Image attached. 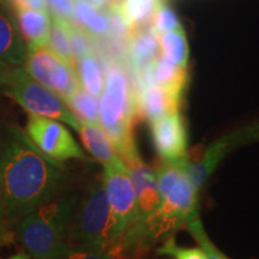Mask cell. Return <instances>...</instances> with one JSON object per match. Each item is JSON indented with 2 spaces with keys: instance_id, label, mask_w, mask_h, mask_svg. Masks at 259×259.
Returning a JSON list of instances; mask_svg holds the SVG:
<instances>
[{
  "instance_id": "cell-1",
  "label": "cell",
  "mask_w": 259,
  "mask_h": 259,
  "mask_svg": "<svg viewBox=\"0 0 259 259\" xmlns=\"http://www.w3.org/2000/svg\"><path fill=\"white\" fill-rule=\"evenodd\" d=\"M63 164L45 156L15 125L0 131V194L8 220H21L57 196Z\"/></svg>"
},
{
  "instance_id": "cell-2",
  "label": "cell",
  "mask_w": 259,
  "mask_h": 259,
  "mask_svg": "<svg viewBox=\"0 0 259 259\" xmlns=\"http://www.w3.org/2000/svg\"><path fill=\"white\" fill-rule=\"evenodd\" d=\"M100 125L124 163L138 156L134 124L139 116L138 95L121 65H109L100 96Z\"/></svg>"
},
{
  "instance_id": "cell-3",
  "label": "cell",
  "mask_w": 259,
  "mask_h": 259,
  "mask_svg": "<svg viewBox=\"0 0 259 259\" xmlns=\"http://www.w3.org/2000/svg\"><path fill=\"white\" fill-rule=\"evenodd\" d=\"M77 200L72 196L53 198L21 219L18 236L35 259H60L67 247L66 229Z\"/></svg>"
},
{
  "instance_id": "cell-4",
  "label": "cell",
  "mask_w": 259,
  "mask_h": 259,
  "mask_svg": "<svg viewBox=\"0 0 259 259\" xmlns=\"http://www.w3.org/2000/svg\"><path fill=\"white\" fill-rule=\"evenodd\" d=\"M73 245L107 248L114 254L121 234L107 200L102 181L94 183L76 204L66 229Z\"/></svg>"
},
{
  "instance_id": "cell-5",
  "label": "cell",
  "mask_w": 259,
  "mask_h": 259,
  "mask_svg": "<svg viewBox=\"0 0 259 259\" xmlns=\"http://www.w3.org/2000/svg\"><path fill=\"white\" fill-rule=\"evenodd\" d=\"M8 94L30 115L56 119L78 132L80 122L72 114L64 99L38 83L22 67H15L6 85Z\"/></svg>"
},
{
  "instance_id": "cell-6",
  "label": "cell",
  "mask_w": 259,
  "mask_h": 259,
  "mask_svg": "<svg viewBox=\"0 0 259 259\" xmlns=\"http://www.w3.org/2000/svg\"><path fill=\"white\" fill-rule=\"evenodd\" d=\"M24 70L64 100L80 88L76 65L63 59L47 46L27 48Z\"/></svg>"
},
{
  "instance_id": "cell-7",
  "label": "cell",
  "mask_w": 259,
  "mask_h": 259,
  "mask_svg": "<svg viewBox=\"0 0 259 259\" xmlns=\"http://www.w3.org/2000/svg\"><path fill=\"white\" fill-rule=\"evenodd\" d=\"M259 142V120L244 125L241 127L232 130L228 134L223 135L206 148L203 158L198 162L190 163L185 158L180 162L181 167L189 178L191 185L198 192L213 170L218 168L223 158L236 148L244 147L246 144Z\"/></svg>"
},
{
  "instance_id": "cell-8",
  "label": "cell",
  "mask_w": 259,
  "mask_h": 259,
  "mask_svg": "<svg viewBox=\"0 0 259 259\" xmlns=\"http://www.w3.org/2000/svg\"><path fill=\"white\" fill-rule=\"evenodd\" d=\"M25 134L50 160L61 163L67 160H87L71 132L56 119L29 115Z\"/></svg>"
},
{
  "instance_id": "cell-9",
  "label": "cell",
  "mask_w": 259,
  "mask_h": 259,
  "mask_svg": "<svg viewBox=\"0 0 259 259\" xmlns=\"http://www.w3.org/2000/svg\"><path fill=\"white\" fill-rule=\"evenodd\" d=\"M102 184L109 208L122 236L128 227L138 221L135 187L124 161L103 168Z\"/></svg>"
},
{
  "instance_id": "cell-10",
  "label": "cell",
  "mask_w": 259,
  "mask_h": 259,
  "mask_svg": "<svg viewBox=\"0 0 259 259\" xmlns=\"http://www.w3.org/2000/svg\"><path fill=\"white\" fill-rule=\"evenodd\" d=\"M150 134L155 150L164 162L174 163L186 158L187 131L179 112L150 121Z\"/></svg>"
},
{
  "instance_id": "cell-11",
  "label": "cell",
  "mask_w": 259,
  "mask_h": 259,
  "mask_svg": "<svg viewBox=\"0 0 259 259\" xmlns=\"http://www.w3.org/2000/svg\"><path fill=\"white\" fill-rule=\"evenodd\" d=\"M125 164L130 171V177L135 187L138 221H144L149 216L153 215L160 206L156 176H155V171L142 160L139 155L126 162Z\"/></svg>"
},
{
  "instance_id": "cell-12",
  "label": "cell",
  "mask_w": 259,
  "mask_h": 259,
  "mask_svg": "<svg viewBox=\"0 0 259 259\" xmlns=\"http://www.w3.org/2000/svg\"><path fill=\"white\" fill-rule=\"evenodd\" d=\"M183 95L161 88V87H145L138 95L139 116L149 122L156 120L170 113L179 112Z\"/></svg>"
},
{
  "instance_id": "cell-13",
  "label": "cell",
  "mask_w": 259,
  "mask_h": 259,
  "mask_svg": "<svg viewBox=\"0 0 259 259\" xmlns=\"http://www.w3.org/2000/svg\"><path fill=\"white\" fill-rule=\"evenodd\" d=\"M127 54L136 74L150 66L160 57L158 34L153 27L139 29L130 34Z\"/></svg>"
},
{
  "instance_id": "cell-14",
  "label": "cell",
  "mask_w": 259,
  "mask_h": 259,
  "mask_svg": "<svg viewBox=\"0 0 259 259\" xmlns=\"http://www.w3.org/2000/svg\"><path fill=\"white\" fill-rule=\"evenodd\" d=\"M17 12L18 27L27 48L47 46L52 25V16L48 11H36L28 8L15 9Z\"/></svg>"
},
{
  "instance_id": "cell-15",
  "label": "cell",
  "mask_w": 259,
  "mask_h": 259,
  "mask_svg": "<svg viewBox=\"0 0 259 259\" xmlns=\"http://www.w3.org/2000/svg\"><path fill=\"white\" fill-rule=\"evenodd\" d=\"M78 134L87 150L102 164L103 168L122 161L101 125L80 122Z\"/></svg>"
},
{
  "instance_id": "cell-16",
  "label": "cell",
  "mask_w": 259,
  "mask_h": 259,
  "mask_svg": "<svg viewBox=\"0 0 259 259\" xmlns=\"http://www.w3.org/2000/svg\"><path fill=\"white\" fill-rule=\"evenodd\" d=\"M27 48L17 25L9 16L0 12V60L19 66L24 64Z\"/></svg>"
},
{
  "instance_id": "cell-17",
  "label": "cell",
  "mask_w": 259,
  "mask_h": 259,
  "mask_svg": "<svg viewBox=\"0 0 259 259\" xmlns=\"http://www.w3.org/2000/svg\"><path fill=\"white\" fill-rule=\"evenodd\" d=\"M76 71L80 87L99 99L105 89V78H103L101 65L95 54H88L77 60Z\"/></svg>"
},
{
  "instance_id": "cell-18",
  "label": "cell",
  "mask_w": 259,
  "mask_h": 259,
  "mask_svg": "<svg viewBox=\"0 0 259 259\" xmlns=\"http://www.w3.org/2000/svg\"><path fill=\"white\" fill-rule=\"evenodd\" d=\"M158 2L160 0H124L119 5L130 28V34L139 29L151 27V18Z\"/></svg>"
},
{
  "instance_id": "cell-19",
  "label": "cell",
  "mask_w": 259,
  "mask_h": 259,
  "mask_svg": "<svg viewBox=\"0 0 259 259\" xmlns=\"http://www.w3.org/2000/svg\"><path fill=\"white\" fill-rule=\"evenodd\" d=\"M74 19L80 28L94 36H106L109 34V22L106 15L90 4L88 0H76Z\"/></svg>"
},
{
  "instance_id": "cell-20",
  "label": "cell",
  "mask_w": 259,
  "mask_h": 259,
  "mask_svg": "<svg viewBox=\"0 0 259 259\" xmlns=\"http://www.w3.org/2000/svg\"><path fill=\"white\" fill-rule=\"evenodd\" d=\"M161 54L166 59L180 67H187L189 63V44L183 28L158 35Z\"/></svg>"
},
{
  "instance_id": "cell-21",
  "label": "cell",
  "mask_w": 259,
  "mask_h": 259,
  "mask_svg": "<svg viewBox=\"0 0 259 259\" xmlns=\"http://www.w3.org/2000/svg\"><path fill=\"white\" fill-rule=\"evenodd\" d=\"M65 102L79 122L100 125L99 99L84 90L82 87L67 97Z\"/></svg>"
},
{
  "instance_id": "cell-22",
  "label": "cell",
  "mask_w": 259,
  "mask_h": 259,
  "mask_svg": "<svg viewBox=\"0 0 259 259\" xmlns=\"http://www.w3.org/2000/svg\"><path fill=\"white\" fill-rule=\"evenodd\" d=\"M70 23L71 22H67L63 18L52 15V25L50 36H48L47 47L58 54V56L63 58V59L76 65L72 54V48H71L69 30Z\"/></svg>"
},
{
  "instance_id": "cell-23",
  "label": "cell",
  "mask_w": 259,
  "mask_h": 259,
  "mask_svg": "<svg viewBox=\"0 0 259 259\" xmlns=\"http://www.w3.org/2000/svg\"><path fill=\"white\" fill-rule=\"evenodd\" d=\"M185 228L191 233V235L196 239V241L198 242L200 248L204 251V253L206 254L208 259H229L227 255L223 254L211 241H210L205 231H204L202 222H200L199 220V216H196V218L189 220V221L185 223Z\"/></svg>"
},
{
  "instance_id": "cell-24",
  "label": "cell",
  "mask_w": 259,
  "mask_h": 259,
  "mask_svg": "<svg viewBox=\"0 0 259 259\" xmlns=\"http://www.w3.org/2000/svg\"><path fill=\"white\" fill-rule=\"evenodd\" d=\"M151 27L158 35L162 32H167L171 30H177V29L183 28L181 23L176 15V12L171 10L169 6L163 4V3L158 2V4L155 9L153 18H151Z\"/></svg>"
},
{
  "instance_id": "cell-25",
  "label": "cell",
  "mask_w": 259,
  "mask_h": 259,
  "mask_svg": "<svg viewBox=\"0 0 259 259\" xmlns=\"http://www.w3.org/2000/svg\"><path fill=\"white\" fill-rule=\"evenodd\" d=\"M60 259H118L107 248L88 245H67Z\"/></svg>"
},
{
  "instance_id": "cell-26",
  "label": "cell",
  "mask_w": 259,
  "mask_h": 259,
  "mask_svg": "<svg viewBox=\"0 0 259 259\" xmlns=\"http://www.w3.org/2000/svg\"><path fill=\"white\" fill-rule=\"evenodd\" d=\"M69 30L71 48H72L74 61L88 56V54L94 53L93 44L92 40H90L89 32H87L83 28H80L79 25H76L74 23H70Z\"/></svg>"
},
{
  "instance_id": "cell-27",
  "label": "cell",
  "mask_w": 259,
  "mask_h": 259,
  "mask_svg": "<svg viewBox=\"0 0 259 259\" xmlns=\"http://www.w3.org/2000/svg\"><path fill=\"white\" fill-rule=\"evenodd\" d=\"M157 254L170 255L174 259H208L206 254L200 247H180L176 245L173 236L168 238L160 248H157Z\"/></svg>"
},
{
  "instance_id": "cell-28",
  "label": "cell",
  "mask_w": 259,
  "mask_h": 259,
  "mask_svg": "<svg viewBox=\"0 0 259 259\" xmlns=\"http://www.w3.org/2000/svg\"><path fill=\"white\" fill-rule=\"evenodd\" d=\"M47 5L52 15L73 23L74 4L72 0H47Z\"/></svg>"
},
{
  "instance_id": "cell-29",
  "label": "cell",
  "mask_w": 259,
  "mask_h": 259,
  "mask_svg": "<svg viewBox=\"0 0 259 259\" xmlns=\"http://www.w3.org/2000/svg\"><path fill=\"white\" fill-rule=\"evenodd\" d=\"M6 221H8V216H6L4 202H3L2 194H0V245L9 244L12 241L11 233L6 228Z\"/></svg>"
},
{
  "instance_id": "cell-30",
  "label": "cell",
  "mask_w": 259,
  "mask_h": 259,
  "mask_svg": "<svg viewBox=\"0 0 259 259\" xmlns=\"http://www.w3.org/2000/svg\"><path fill=\"white\" fill-rule=\"evenodd\" d=\"M12 72H14V69L11 67V65L0 60V85H8L10 79H11Z\"/></svg>"
},
{
  "instance_id": "cell-31",
  "label": "cell",
  "mask_w": 259,
  "mask_h": 259,
  "mask_svg": "<svg viewBox=\"0 0 259 259\" xmlns=\"http://www.w3.org/2000/svg\"><path fill=\"white\" fill-rule=\"evenodd\" d=\"M27 8L36 11H48L47 0H28Z\"/></svg>"
},
{
  "instance_id": "cell-32",
  "label": "cell",
  "mask_w": 259,
  "mask_h": 259,
  "mask_svg": "<svg viewBox=\"0 0 259 259\" xmlns=\"http://www.w3.org/2000/svg\"><path fill=\"white\" fill-rule=\"evenodd\" d=\"M27 2L28 0H11L12 5H14L15 9L27 8Z\"/></svg>"
},
{
  "instance_id": "cell-33",
  "label": "cell",
  "mask_w": 259,
  "mask_h": 259,
  "mask_svg": "<svg viewBox=\"0 0 259 259\" xmlns=\"http://www.w3.org/2000/svg\"><path fill=\"white\" fill-rule=\"evenodd\" d=\"M5 259H30V258H29V255L25 254V253H17V254L12 255V257H9V258H5Z\"/></svg>"
}]
</instances>
